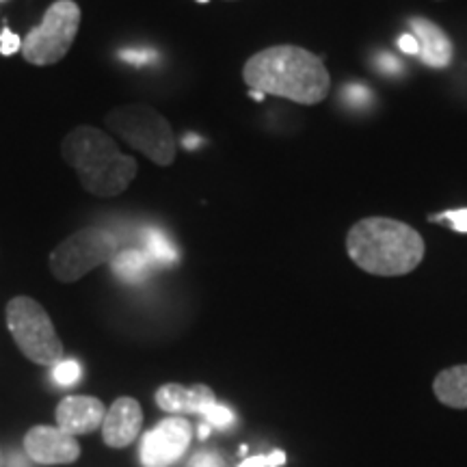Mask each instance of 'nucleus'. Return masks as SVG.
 <instances>
[{
    "label": "nucleus",
    "mask_w": 467,
    "mask_h": 467,
    "mask_svg": "<svg viewBox=\"0 0 467 467\" xmlns=\"http://www.w3.org/2000/svg\"><path fill=\"white\" fill-rule=\"evenodd\" d=\"M107 416L102 400L96 396H67L57 407L58 429L69 435H89L98 431Z\"/></svg>",
    "instance_id": "obj_11"
},
{
    "label": "nucleus",
    "mask_w": 467,
    "mask_h": 467,
    "mask_svg": "<svg viewBox=\"0 0 467 467\" xmlns=\"http://www.w3.org/2000/svg\"><path fill=\"white\" fill-rule=\"evenodd\" d=\"M409 26H411L413 37L420 44V58H422L424 66L435 69L451 66L454 55L452 42L435 22L424 20V17H411Z\"/></svg>",
    "instance_id": "obj_13"
},
{
    "label": "nucleus",
    "mask_w": 467,
    "mask_h": 467,
    "mask_svg": "<svg viewBox=\"0 0 467 467\" xmlns=\"http://www.w3.org/2000/svg\"><path fill=\"white\" fill-rule=\"evenodd\" d=\"M379 69L389 76H396L400 72V61L392 55H388V52H383V55L379 57Z\"/></svg>",
    "instance_id": "obj_25"
},
{
    "label": "nucleus",
    "mask_w": 467,
    "mask_h": 467,
    "mask_svg": "<svg viewBox=\"0 0 467 467\" xmlns=\"http://www.w3.org/2000/svg\"><path fill=\"white\" fill-rule=\"evenodd\" d=\"M7 327L17 348L26 359L39 366H55L66 359L61 337L48 312L31 296H16L7 303Z\"/></svg>",
    "instance_id": "obj_6"
},
{
    "label": "nucleus",
    "mask_w": 467,
    "mask_h": 467,
    "mask_svg": "<svg viewBox=\"0 0 467 467\" xmlns=\"http://www.w3.org/2000/svg\"><path fill=\"white\" fill-rule=\"evenodd\" d=\"M200 143H202V139H200V137H192V134H189V137L184 139V145H186V148H189V150H195Z\"/></svg>",
    "instance_id": "obj_27"
},
{
    "label": "nucleus",
    "mask_w": 467,
    "mask_h": 467,
    "mask_svg": "<svg viewBox=\"0 0 467 467\" xmlns=\"http://www.w3.org/2000/svg\"><path fill=\"white\" fill-rule=\"evenodd\" d=\"M107 126L159 167L175 161V137L169 121L148 104H126L107 115Z\"/></svg>",
    "instance_id": "obj_4"
},
{
    "label": "nucleus",
    "mask_w": 467,
    "mask_h": 467,
    "mask_svg": "<svg viewBox=\"0 0 467 467\" xmlns=\"http://www.w3.org/2000/svg\"><path fill=\"white\" fill-rule=\"evenodd\" d=\"M119 58L128 66H150L159 58V52L151 48H124L119 50Z\"/></svg>",
    "instance_id": "obj_19"
},
{
    "label": "nucleus",
    "mask_w": 467,
    "mask_h": 467,
    "mask_svg": "<svg viewBox=\"0 0 467 467\" xmlns=\"http://www.w3.org/2000/svg\"><path fill=\"white\" fill-rule=\"evenodd\" d=\"M214 402H219L217 396H214V392L208 385L202 383L191 385V388L180 383H167L156 392V405H159L162 411L173 413V416L195 413V416L203 418V413H206Z\"/></svg>",
    "instance_id": "obj_12"
},
{
    "label": "nucleus",
    "mask_w": 467,
    "mask_h": 467,
    "mask_svg": "<svg viewBox=\"0 0 467 467\" xmlns=\"http://www.w3.org/2000/svg\"><path fill=\"white\" fill-rule=\"evenodd\" d=\"M399 48L402 52H407V55H420V44L413 35H400Z\"/></svg>",
    "instance_id": "obj_26"
},
{
    "label": "nucleus",
    "mask_w": 467,
    "mask_h": 467,
    "mask_svg": "<svg viewBox=\"0 0 467 467\" xmlns=\"http://www.w3.org/2000/svg\"><path fill=\"white\" fill-rule=\"evenodd\" d=\"M189 467H225V463L217 452H197Z\"/></svg>",
    "instance_id": "obj_24"
},
{
    "label": "nucleus",
    "mask_w": 467,
    "mask_h": 467,
    "mask_svg": "<svg viewBox=\"0 0 467 467\" xmlns=\"http://www.w3.org/2000/svg\"><path fill=\"white\" fill-rule=\"evenodd\" d=\"M121 247V241L107 227L89 225L74 232L50 251V271L58 282L72 284L91 273L93 268L110 265Z\"/></svg>",
    "instance_id": "obj_5"
},
{
    "label": "nucleus",
    "mask_w": 467,
    "mask_h": 467,
    "mask_svg": "<svg viewBox=\"0 0 467 467\" xmlns=\"http://www.w3.org/2000/svg\"><path fill=\"white\" fill-rule=\"evenodd\" d=\"M143 251L154 262V266H169L178 262V249L159 227H145L143 230Z\"/></svg>",
    "instance_id": "obj_16"
},
{
    "label": "nucleus",
    "mask_w": 467,
    "mask_h": 467,
    "mask_svg": "<svg viewBox=\"0 0 467 467\" xmlns=\"http://www.w3.org/2000/svg\"><path fill=\"white\" fill-rule=\"evenodd\" d=\"M433 392L446 407L467 409V364L441 370L433 381Z\"/></svg>",
    "instance_id": "obj_14"
},
{
    "label": "nucleus",
    "mask_w": 467,
    "mask_h": 467,
    "mask_svg": "<svg viewBox=\"0 0 467 467\" xmlns=\"http://www.w3.org/2000/svg\"><path fill=\"white\" fill-rule=\"evenodd\" d=\"M0 467H5V457H3V451H0Z\"/></svg>",
    "instance_id": "obj_31"
},
{
    "label": "nucleus",
    "mask_w": 467,
    "mask_h": 467,
    "mask_svg": "<svg viewBox=\"0 0 467 467\" xmlns=\"http://www.w3.org/2000/svg\"><path fill=\"white\" fill-rule=\"evenodd\" d=\"M61 156L78 173L83 189L96 197L121 195L139 173L137 161L117 148L107 132L93 126H78L67 132Z\"/></svg>",
    "instance_id": "obj_3"
},
{
    "label": "nucleus",
    "mask_w": 467,
    "mask_h": 467,
    "mask_svg": "<svg viewBox=\"0 0 467 467\" xmlns=\"http://www.w3.org/2000/svg\"><path fill=\"white\" fill-rule=\"evenodd\" d=\"M285 465V452L275 451L271 454H260V457L244 459L238 467H282Z\"/></svg>",
    "instance_id": "obj_21"
},
{
    "label": "nucleus",
    "mask_w": 467,
    "mask_h": 467,
    "mask_svg": "<svg viewBox=\"0 0 467 467\" xmlns=\"http://www.w3.org/2000/svg\"><path fill=\"white\" fill-rule=\"evenodd\" d=\"M203 420H206L208 426H217V429H230V426L236 424V413L232 411L230 407L221 405V402H214L213 407L203 413Z\"/></svg>",
    "instance_id": "obj_18"
},
{
    "label": "nucleus",
    "mask_w": 467,
    "mask_h": 467,
    "mask_svg": "<svg viewBox=\"0 0 467 467\" xmlns=\"http://www.w3.org/2000/svg\"><path fill=\"white\" fill-rule=\"evenodd\" d=\"M20 50H22V39L17 37L14 31H9V28L5 26L3 31H0V55L11 57Z\"/></svg>",
    "instance_id": "obj_22"
},
{
    "label": "nucleus",
    "mask_w": 467,
    "mask_h": 467,
    "mask_svg": "<svg viewBox=\"0 0 467 467\" xmlns=\"http://www.w3.org/2000/svg\"><path fill=\"white\" fill-rule=\"evenodd\" d=\"M208 435H210V426L208 424H202L200 426V440H206Z\"/></svg>",
    "instance_id": "obj_30"
},
{
    "label": "nucleus",
    "mask_w": 467,
    "mask_h": 467,
    "mask_svg": "<svg viewBox=\"0 0 467 467\" xmlns=\"http://www.w3.org/2000/svg\"><path fill=\"white\" fill-rule=\"evenodd\" d=\"M80 26V9L74 0H57L46 11L42 25L22 39V57L37 67L55 66L72 48Z\"/></svg>",
    "instance_id": "obj_7"
},
{
    "label": "nucleus",
    "mask_w": 467,
    "mask_h": 467,
    "mask_svg": "<svg viewBox=\"0 0 467 467\" xmlns=\"http://www.w3.org/2000/svg\"><path fill=\"white\" fill-rule=\"evenodd\" d=\"M143 429V409L130 396H121L117 399L110 409H107V416L102 422V437L109 448L130 446L137 441L139 433Z\"/></svg>",
    "instance_id": "obj_10"
},
{
    "label": "nucleus",
    "mask_w": 467,
    "mask_h": 467,
    "mask_svg": "<svg viewBox=\"0 0 467 467\" xmlns=\"http://www.w3.org/2000/svg\"><path fill=\"white\" fill-rule=\"evenodd\" d=\"M342 96H344V102H348L350 107L361 109V107H364V104L370 102L372 93H370V89H368V87H364V85L350 83V85H347V87H344V89H342Z\"/></svg>",
    "instance_id": "obj_20"
},
{
    "label": "nucleus",
    "mask_w": 467,
    "mask_h": 467,
    "mask_svg": "<svg viewBox=\"0 0 467 467\" xmlns=\"http://www.w3.org/2000/svg\"><path fill=\"white\" fill-rule=\"evenodd\" d=\"M192 440L191 422L182 416L161 420L154 429L143 435L141 463L143 467H169L184 457Z\"/></svg>",
    "instance_id": "obj_8"
},
{
    "label": "nucleus",
    "mask_w": 467,
    "mask_h": 467,
    "mask_svg": "<svg viewBox=\"0 0 467 467\" xmlns=\"http://www.w3.org/2000/svg\"><path fill=\"white\" fill-rule=\"evenodd\" d=\"M347 251L361 271L379 277H400L424 260V238L411 225L389 217H368L350 227Z\"/></svg>",
    "instance_id": "obj_2"
},
{
    "label": "nucleus",
    "mask_w": 467,
    "mask_h": 467,
    "mask_svg": "<svg viewBox=\"0 0 467 467\" xmlns=\"http://www.w3.org/2000/svg\"><path fill=\"white\" fill-rule=\"evenodd\" d=\"M431 219L446 221V223H451L457 232L467 234V208L451 210V213H443V214H435V217H431Z\"/></svg>",
    "instance_id": "obj_23"
},
{
    "label": "nucleus",
    "mask_w": 467,
    "mask_h": 467,
    "mask_svg": "<svg viewBox=\"0 0 467 467\" xmlns=\"http://www.w3.org/2000/svg\"><path fill=\"white\" fill-rule=\"evenodd\" d=\"M200 3H208V0H200Z\"/></svg>",
    "instance_id": "obj_32"
},
{
    "label": "nucleus",
    "mask_w": 467,
    "mask_h": 467,
    "mask_svg": "<svg viewBox=\"0 0 467 467\" xmlns=\"http://www.w3.org/2000/svg\"><path fill=\"white\" fill-rule=\"evenodd\" d=\"M25 452L33 463L67 465L78 461L80 446L74 435L58 426H33L25 435Z\"/></svg>",
    "instance_id": "obj_9"
},
{
    "label": "nucleus",
    "mask_w": 467,
    "mask_h": 467,
    "mask_svg": "<svg viewBox=\"0 0 467 467\" xmlns=\"http://www.w3.org/2000/svg\"><path fill=\"white\" fill-rule=\"evenodd\" d=\"M26 461L20 457V454H14V457L9 459V467H25Z\"/></svg>",
    "instance_id": "obj_28"
},
{
    "label": "nucleus",
    "mask_w": 467,
    "mask_h": 467,
    "mask_svg": "<svg viewBox=\"0 0 467 467\" xmlns=\"http://www.w3.org/2000/svg\"><path fill=\"white\" fill-rule=\"evenodd\" d=\"M110 271L117 279L126 284H139L143 279L150 277L151 268H154V262L150 260V255L145 254L143 249L126 247L121 249L119 254L110 260Z\"/></svg>",
    "instance_id": "obj_15"
},
{
    "label": "nucleus",
    "mask_w": 467,
    "mask_h": 467,
    "mask_svg": "<svg viewBox=\"0 0 467 467\" xmlns=\"http://www.w3.org/2000/svg\"><path fill=\"white\" fill-rule=\"evenodd\" d=\"M249 93H251V98H254L255 102H262V100H265V93H262V91H255V89H251Z\"/></svg>",
    "instance_id": "obj_29"
},
{
    "label": "nucleus",
    "mask_w": 467,
    "mask_h": 467,
    "mask_svg": "<svg viewBox=\"0 0 467 467\" xmlns=\"http://www.w3.org/2000/svg\"><path fill=\"white\" fill-rule=\"evenodd\" d=\"M83 377V368H80L78 361L74 359H61L58 364L52 366V379L63 388H69V385H76Z\"/></svg>",
    "instance_id": "obj_17"
},
{
    "label": "nucleus",
    "mask_w": 467,
    "mask_h": 467,
    "mask_svg": "<svg viewBox=\"0 0 467 467\" xmlns=\"http://www.w3.org/2000/svg\"><path fill=\"white\" fill-rule=\"evenodd\" d=\"M243 80L265 96L314 107L329 96L331 78L323 58L301 46H271L244 63Z\"/></svg>",
    "instance_id": "obj_1"
}]
</instances>
